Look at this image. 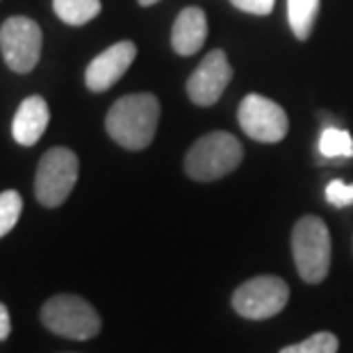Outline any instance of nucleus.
Returning <instances> with one entry per match:
<instances>
[{"instance_id": "nucleus-13", "label": "nucleus", "mask_w": 353, "mask_h": 353, "mask_svg": "<svg viewBox=\"0 0 353 353\" xmlns=\"http://www.w3.org/2000/svg\"><path fill=\"white\" fill-rule=\"evenodd\" d=\"M319 14V0H288V21L299 41H305Z\"/></svg>"}, {"instance_id": "nucleus-5", "label": "nucleus", "mask_w": 353, "mask_h": 353, "mask_svg": "<svg viewBox=\"0 0 353 353\" xmlns=\"http://www.w3.org/2000/svg\"><path fill=\"white\" fill-rule=\"evenodd\" d=\"M78 155L71 148L55 146L43 153L37 167L34 194L37 201L46 208H57L69 199L73 187L78 183Z\"/></svg>"}, {"instance_id": "nucleus-4", "label": "nucleus", "mask_w": 353, "mask_h": 353, "mask_svg": "<svg viewBox=\"0 0 353 353\" xmlns=\"http://www.w3.org/2000/svg\"><path fill=\"white\" fill-rule=\"evenodd\" d=\"M41 321L55 335L69 340H92L101 330V317L92 303L76 294H57L41 307Z\"/></svg>"}, {"instance_id": "nucleus-12", "label": "nucleus", "mask_w": 353, "mask_h": 353, "mask_svg": "<svg viewBox=\"0 0 353 353\" xmlns=\"http://www.w3.org/2000/svg\"><path fill=\"white\" fill-rule=\"evenodd\" d=\"M208 39V19L199 7H187L178 14L171 30V46L183 57H190L203 48Z\"/></svg>"}, {"instance_id": "nucleus-16", "label": "nucleus", "mask_w": 353, "mask_h": 353, "mask_svg": "<svg viewBox=\"0 0 353 353\" xmlns=\"http://www.w3.org/2000/svg\"><path fill=\"white\" fill-rule=\"evenodd\" d=\"M21 212H23V199H21L19 192L7 190L0 194V237H5L17 226Z\"/></svg>"}, {"instance_id": "nucleus-11", "label": "nucleus", "mask_w": 353, "mask_h": 353, "mask_svg": "<svg viewBox=\"0 0 353 353\" xmlns=\"http://www.w3.org/2000/svg\"><path fill=\"white\" fill-rule=\"evenodd\" d=\"M50 121L48 103L41 96H28L19 105L17 114L12 121V137L21 146H34L43 137Z\"/></svg>"}, {"instance_id": "nucleus-14", "label": "nucleus", "mask_w": 353, "mask_h": 353, "mask_svg": "<svg viewBox=\"0 0 353 353\" xmlns=\"http://www.w3.org/2000/svg\"><path fill=\"white\" fill-rule=\"evenodd\" d=\"M52 10L66 26H85L101 14V0H52Z\"/></svg>"}, {"instance_id": "nucleus-10", "label": "nucleus", "mask_w": 353, "mask_h": 353, "mask_svg": "<svg viewBox=\"0 0 353 353\" xmlns=\"http://www.w3.org/2000/svg\"><path fill=\"white\" fill-rule=\"evenodd\" d=\"M134 57H137V46L132 41H119L114 46L105 48L87 66L85 85L92 92H108L112 85H117L123 78V73L130 69Z\"/></svg>"}, {"instance_id": "nucleus-18", "label": "nucleus", "mask_w": 353, "mask_h": 353, "mask_svg": "<svg viewBox=\"0 0 353 353\" xmlns=\"http://www.w3.org/2000/svg\"><path fill=\"white\" fill-rule=\"evenodd\" d=\"M326 201L335 208L353 205V185H347L344 180H330L326 185Z\"/></svg>"}, {"instance_id": "nucleus-3", "label": "nucleus", "mask_w": 353, "mask_h": 353, "mask_svg": "<svg viewBox=\"0 0 353 353\" xmlns=\"http://www.w3.org/2000/svg\"><path fill=\"white\" fill-rule=\"evenodd\" d=\"M292 251L299 276L305 283H321L330 269V235L319 216H303L292 232Z\"/></svg>"}, {"instance_id": "nucleus-7", "label": "nucleus", "mask_w": 353, "mask_h": 353, "mask_svg": "<svg viewBox=\"0 0 353 353\" xmlns=\"http://www.w3.org/2000/svg\"><path fill=\"white\" fill-rule=\"evenodd\" d=\"M41 28L28 17H12L0 28V50L7 66L17 73H30L41 57Z\"/></svg>"}, {"instance_id": "nucleus-19", "label": "nucleus", "mask_w": 353, "mask_h": 353, "mask_svg": "<svg viewBox=\"0 0 353 353\" xmlns=\"http://www.w3.org/2000/svg\"><path fill=\"white\" fill-rule=\"evenodd\" d=\"M237 10H242L246 14H255V17H267L274 10L276 0H230Z\"/></svg>"}, {"instance_id": "nucleus-9", "label": "nucleus", "mask_w": 353, "mask_h": 353, "mask_svg": "<svg viewBox=\"0 0 353 353\" xmlns=\"http://www.w3.org/2000/svg\"><path fill=\"white\" fill-rule=\"evenodd\" d=\"M230 78H232V69L226 52L214 48L201 59L196 71L187 80V94H190L192 103L201 105V108H210V105H214L221 99V94L226 92Z\"/></svg>"}, {"instance_id": "nucleus-17", "label": "nucleus", "mask_w": 353, "mask_h": 353, "mask_svg": "<svg viewBox=\"0 0 353 353\" xmlns=\"http://www.w3.org/2000/svg\"><path fill=\"white\" fill-rule=\"evenodd\" d=\"M337 347H340L337 337L328 330H321V333L307 337L303 342L281 349V353H337Z\"/></svg>"}, {"instance_id": "nucleus-6", "label": "nucleus", "mask_w": 353, "mask_h": 353, "mask_svg": "<svg viewBox=\"0 0 353 353\" xmlns=\"http://www.w3.org/2000/svg\"><path fill=\"white\" fill-rule=\"evenodd\" d=\"M290 288L278 276H255L239 285L232 294V307L246 319H269L288 305Z\"/></svg>"}, {"instance_id": "nucleus-21", "label": "nucleus", "mask_w": 353, "mask_h": 353, "mask_svg": "<svg viewBox=\"0 0 353 353\" xmlns=\"http://www.w3.org/2000/svg\"><path fill=\"white\" fill-rule=\"evenodd\" d=\"M155 3H160V0H139V5H144V7H151Z\"/></svg>"}, {"instance_id": "nucleus-2", "label": "nucleus", "mask_w": 353, "mask_h": 353, "mask_svg": "<svg viewBox=\"0 0 353 353\" xmlns=\"http://www.w3.org/2000/svg\"><path fill=\"white\" fill-rule=\"evenodd\" d=\"M242 157L244 151L237 137L221 130L208 132L190 148L185 157V171L199 183H210V180H219L235 171Z\"/></svg>"}, {"instance_id": "nucleus-8", "label": "nucleus", "mask_w": 353, "mask_h": 353, "mask_svg": "<svg viewBox=\"0 0 353 353\" xmlns=\"http://www.w3.org/2000/svg\"><path fill=\"white\" fill-rule=\"evenodd\" d=\"M239 125L251 139L262 141V144H276L288 134V114L278 103L267 96L249 94L239 105L237 112Z\"/></svg>"}, {"instance_id": "nucleus-20", "label": "nucleus", "mask_w": 353, "mask_h": 353, "mask_svg": "<svg viewBox=\"0 0 353 353\" xmlns=\"http://www.w3.org/2000/svg\"><path fill=\"white\" fill-rule=\"evenodd\" d=\"M10 330H12L10 312H7V305L5 303H0V342H5L7 337H10Z\"/></svg>"}, {"instance_id": "nucleus-15", "label": "nucleus", "mask_w": 353, "mask_h": 353, "mask_svg": "<svg viewBox=\"0 0 353 353\" xmlns=\"http://www.w3.org/2000/svg\"><path fill=\"white\" fill-rule=\"evenodd\" d=\"M321 157H353V139L347 130L335 125L324 128L319 137Z\"/></svg>"}, {"instance_id": "nucleus-1", "label": "nucleus", "mask_w": 353, "mask_h": 353, "mask_svg": "<svg viewBox=\"0 0 353 353\" xmlns=\"http://www.w3.org/2000/svg\"><path fill=\"white\" fill-rule=\"evenodd\" d=\"M157 121H160V101L153 94H130L112 105L105 128L119 146L128 151H141L153 141Z\"/></svg>"}]
</instances>
